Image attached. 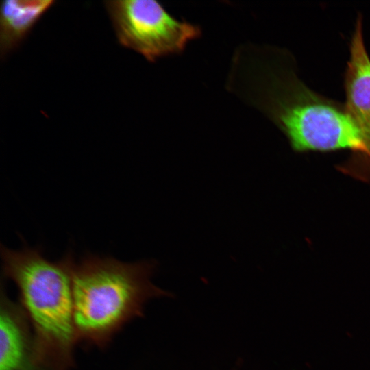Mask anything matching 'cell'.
Masks as SVG:
<instances>
[{
  "label": "cell",
  "instance_id": "5b68a950",
  "mask_svg": "<svg viewBox=\"0 0 370 370\" xmlns=\"http://www.w3.org/2000/svg\"><path fill=\"white\" fill-rule=\"evenodd\" d=\"M31 329L22 306L1 289L0 370H51L36 348Z\"/></svg>",
  "mask_w": 370,
  "mask_h": 370
},
{
  "label": "cell",
  "instance_id": "52a82bcc",
  "mask_svg": "<svg viewBox=\"0 0 370 370\" xmlns=\"http://www.w3.org/2000/svg\"><path fill=\"white\" fill-rule=\"evenodd\" d=\"M53 0H5L0 10V55L7 57L53 6Z\"/></svg>",
  "mask_w": 370,
  "mask_h": 370
},
{
  "label": "cell",
  "instance_id": "7a4b0ae2",
  "mask_svg": "<svg viewBox=\"0 0 370 370\" xmlns=\"http://www.w3.org/2000/svg\"><path fill=\"white\" fill-rule=\"evenodd\" d=\"M155 260L125 262L88 254L71 271L73 320L78 341L103 348L123 325L143 315L151 299L171 297L151 280Z\"/></svg>",
  "mask_w": 370,
  "mask_h": 370
},
{
  "label": "cell",
  "instance_id": "277c9868",
  "mask_svg": "<svg viewBox=\"0 0 370 370\" xmlns=\"http://www.w3.org/2000/svg\"><path fill=\"white\" fill-rule=\"evenodd\" d=\"M119 43L149 62L179 54L201 36V28L169 14L154 0L104 1Z\"/></svg>",
  "mask_w": 370,
  "mask_h": 370
},
{
  "label": "cell",
  "instance_id": "8992f818",
  "mask_svg": "<svg viewBox=\"0 0 370 370\" xmlns=\"http://www.w3.org/2000/svg\"><path fill=\"white\" fill-rule=\"evenodd\" d=\"M344 89V103L364 136L370 152V58L364 42L360 15L357 18L350 40Z\"/></svg>",
  "mask_w": 370,
  "mask_h": 370
},
{
  "label": "cell",
  "instance_id": "3957f363",
  "mask_svg": "<svg viewBox=\"0 0 370 370\" xmlns=\"http://www.w3.org/2000/svg\"><path fill=\"white\" fill-rule=\"evenodd\" d=\"M3 275L17 286L36 348L51 370H69L78 341L74 320L69 253L57 262L38 248L1 247Z\"/></svg>",
  "mask_w": 370,
  "mask_h": 370
},
{
  "label": "cell",
  "instance_id": "6da1fadb",
  "mask_svg": "<svg viewBox=\"0 0 370 370\" xmlns=\"http://www.w3.org/2000/svg\"><path fill=\"white\" fill-rule=\"evenodd\" d=\"M292 60L280 48L242 45L232 57L226 87L271 120L295 151L349 149L368 160L369 147L345 103L308 88Z\"/></svg>",
  "mask_w": 370,
  "mask_h": 370
}]
</instances>
